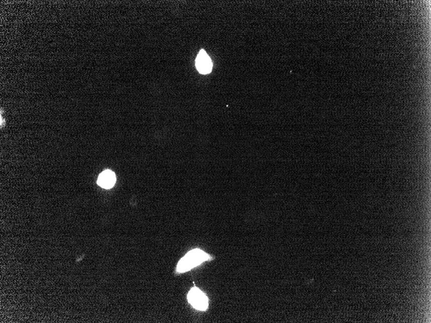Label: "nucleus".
<instances>
[{
	"mask_svg": "<svg viewBox=\"0 0 431 323\" xmlns=\"http://www.w3.org/2000/svg\"><path fill=\"white\" fill-rule=\"evenodd\" d=\"M188 301L196 310L204 311L208 307V299L198 288L194 287L188 293Z\"/></svg>",
	"mask_w": 431,
	"mask_h": 323,
	"instance_id": "2",
	"label": "nucleus"
},
{
	"mask_svg": "<svg viewBox=\"0 0 431 323\" xmlns=\"http://www.w3.org/2000/svg\"><path fill=\"white\" fill-rule=\"evenodd\" d=\"M116 182V176L114 173L110 171H105L99 176L98 184L105 189H110Z\"/></svg>",
	"mask_w": 431,
	"mask_h": 323,
	"instance_id": "4",
	"label": "nucleus"
},
{
	"mask_svg": "<svg viewBox=\"0 0 431 323\" xmlns=\"http://www.w3.org/2000/svg\"><path fill=\"white\" fill-rule=\"evenodd\" d=\"M196 68L203 74L209 73L212 71L213 64L211 59L204 51H201L196 61Z\"/></svg>",
	"mask_w": 431,
	"mask_h": 323,
	"instance_id": "3",
	"label": "nucleus"
},
{
	"mask_svg": "<svg viewBox=\"0 0 431 323\" xmlns=\"http://www.w3.org/2000/svg\"><path fill=\"white\" fill-rule=\"evenodd\" d=\"M210 259L211 257L202 250L199 249L191 250L179 261L177 266V271L180 273L187 272Z\"/></svg>",
	"mask_w": 431,
	"mask_h": 323,
	"instance_id": "1",
	"label": "nucleus"
}]
</instances>
